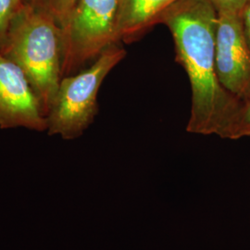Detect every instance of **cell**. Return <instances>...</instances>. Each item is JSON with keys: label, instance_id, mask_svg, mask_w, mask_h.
Returning <instances> with one entry per match:
<instances>
[{"label": "cell", "instance_id": "cell-5", "mask_svg": "<svg viewBox=\"0 0 250 250\" xmlns=\"http://www.w3.org/2000/svg\"><path fill=\"white\" fill-rule=\"evenodd\" d=\"M215 64L218 80L239 100L250 96V48L241 13L218 12L215 36Z\"/></svg>", "mask_w": 250, "mask_h": 250}, {"label": "cell", "instance_id": "cell-3", "mask_svg": "<svg viewBox=\"0 0 250 250\" xmlns=\"http://www.w3.org/2000/svg\"><path fill=\"white\" fill-rule=\"evenodd\" d=\"M125 56L119 44L110 45L88 69L63 77L46 117L49 135L74 139L83 134L98 113V95L103 81Z\"/></svg>", "mask_w": 250, "mask_h": 250}, {"label": "cell", "instance_id": "cell-10", "mask_svg": "<svg viewBox=\"0 0 250 250\" xmlns=\"http://www.w3.org/2000/svg\"><path fill=\"white\" fill-rule=\"evenodd\" d=\"M21 4L22 0H0V46Z\"/></svg>", "mask_w": 250, "mask_h": 250}, {"label": "cell", "instance_id": "cell-4", "mask_svg": "<svg viewBox=\"0 0 250 250\" xmlns=\"http://www.w3.org/2000/svg\"><path fill=\"white\" fill-rule=\"evenodd\" d=\"M119 0H78L62 29V75L70 76L119 44L116 22Z\"/></svg>", "mask_w": 250, "mask_h": 250}, {"label": "cell", "instance_id": "cell-8", "mask_svg": "<svg viewBox=\"0 0 250 250\" xmlns=\"http://www.w3.org/2000/svg\"><path fill=\"white\" fill-rule=\"evenodd\" d=\"M78 0H22L32 8L46 14L62 29Z\"/></svg>", "mask_w": 250, "mask_h": 250}, {"label": "cell", "instance_id": "cell-7", "mask_svg": "<svg viewBox=\"0 0 250 250\" xmlns=\"http://www.w3.org/2000/svg\"><path fill=\"white\" fill-rule=\"evenodd\" d=\"M177 0H119L117 13L118 42H134L150 27L159 23L161 14Z\"/></svg>", "mask_w": 250, "mask_h": 250}, {"label": "cell", "instance_id": "cell-6", "mask_svg": "<svg viewBox=\"0 0 250 250\" xmlns=\"http://www.w3.org/2000/svg\"><path fill=\"white\" fill-rule=\"evenodd\" d=\"M0 128H26L43 132L47 119L26 75L0 53Z\"/></svg>", "mask_w": 250, "mask_h": 250}, {"label": "cell", "instance_id": "cell-1", "mask_svg": "<svg viewBox=\"0 0 250 250\" xmlns=\"http://www.w3.org/2000/svg\"><path fill=\"white\" fill-rule=\"evenodd\" d=\"M218 11L209 0H177L159 20L169 28L176 60L186 70L192 90L188 133L224 138L241 100L222 86L215 64Z\"/></svg>", "mask_w": 250, "mask_h": 250}, {"label": "cell", "instance_id": "cell-9", "mask_svg": "<svg viewBox=\"0 0 250 250\" xmlns=\"http://www.w3.org/2000/svg\"><path fill=\"white\" fill-rule=\"evenodd\" d=\"M250 135V96L241 101V105L226 130L224 138L239 139Z\"/></svg>", "mask_w": 250, "mask_h": 250}, {"label": "cell", "instance_id": "cell-12", "mask_svg": "<svg viewBox=\"0 0 250 250\" xmlns=\"http://www.w3.org/2000/svg\"><path fill=\"white\" fill-rule=\"evenodd\" d=\"M241 17L244 33L250 48V1L242 10Z\"/></svg>", "mask_w": 250, "mask_h": 250}, {"label": "cell", "instance_id": "cell-11", "mask_svg": "<svg viewBox=\"0 0 250 250\" xmlns=\"http://www.w3.org/2000/svg\"><path fill=\"white\" fill-rule=\"evenodd\" d=\"M218 12H238L241 13L243 9L250 0H209Z\"/></svg>", "mask_w": 250, "mask_h": 250}, {"label": "cell", "instance_id": "cell-2", "mask_svg": "<svg viewBox=\"0 0 250 250\" xmlns=\"http://www.w3.org/2000/svg\"><path fill=\"white\" fill-rule=\"evenodd\" d=\"M0 53L24 72L47 117L62 79V28L53 19L22 2Z\"/></svg>", "mask_w": 250, "mask_h": 250}]
</instances>
